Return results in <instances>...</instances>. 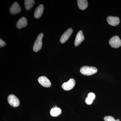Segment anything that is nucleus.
Segmentation results:
<instances>
[{
    "instance_id": "obj_8",
    "label": "nucleus",
    "mask_w": 121,
    "mask_h": 121,
    "mask_svg": "<svg viewBox=\"0 0 121 121\" xmlns=\"http://www.w3.org/2000/svg\"><path fill=\"white\" fill-rule=\"evenodd\" d=\"M21 11V9L18 2H15L13 4L9 9V11L11 14L15 15L19 13Z\"/></svg>"
},
{
    "instance_id": "obj_2",
    "label": "nucleus",
    "mask_w": 121,
    "mask_h": 121,
    "mask_svg": "<svg viewBox=\"0 0 121 121\" xmlns=\"http://www.w3.org/2000/svg\"><path fill=\"white\" fill-rule=\"evenodd\" d=\"M43 36V33H40L37 36L33 45V50L35 52H38L41 50L43 44L42 39Z\"/></svg>"
},
{
    "instance_id": "obj_6",
    "label": "nucleus",
    "mask_w": 121,
    "mask_h": 121,
    "mask_svg": "<svg viewBox=\"0 0 121 121\" xmlns=\"http://www.w3.org/2000/svg\"><path fill=\"white\" fill-rule=\"evenodd\" d=\"M39 83L43 86L45 87H49L51 86V83L47 77L40 76L38 78Z\"/></svg>"
},
{
    "instance_id": "obj_4",
    "label": "nucleus",
    "mask_w": 121,
    "mask_h": 121,
    "mask_svg": "<svg viewBox=\"0 0 121 121\" xmlns=\"http://www.w3.org/2000/svg\"><path fill=\"white\" fill-rule=\"evenodd\" d=\"M109 43L112 47L118 48L121 46V40L118 36H115L110 39Z\"/></svg>"
},
{
    "instance_id": "obj_17",
    "label": "nucleus",
    "mask_w": 121,
    "mask_h": 121,
    "mask_svg": "<svg viewBox=\"0 0 121 121\" xmlns=\"http://www.w3.org/2000/svg\"><path fill=\"white\" fill-rule=\"evenodd\" d=\"M95 95L94 93H89L87 97L90 98L91 99H92V100H94L95 98Z\"/></svg>"
},
{
    "instance_id": "obj_14",
    "label": "nucleus",
    "mask_w": 121,
    "mask_h": 121,
    "mask_svg": "<svg viewBox=\"0 0 121 121\" xmlns=\"http://www.w3.org/2000/svg\"><path fill=\"white\" fill-rule=\"evenodd\" d=\"M62 112V111L60 108L55 107L51 109L50 114L53 117H56L59 116Z\"/></svg>"
},
{
    "instance_id": "obj_12",
    "label": "nucleus",
    "mask_w": 121,
    "mask_h": 121,
    "mask_svg": "<svg viewBox=\"0 0 121 121\" xmlns=\"http://www.w3.org/2000/svg\"><path fill=\"white\" fill-rule=\"evenodd\" d=\"M27 19L25 17H22L18 20L17 23V27L19 29L22 28L26 27L27 26Z\"/></svg>"
},
{
    "instance_id": "obj_1",
    "label": "nucleus",
    "mask_w": 121,
    "mask_h": 121,
    "mask_svg": "<svg viewBox=\"0 0 121 121\" xmlns=\"http://www.w3.org/2000/svg\"><path fill=\"white\" fill-rule=\"evenodd\" d=\"M97 69L94 67L84 66L81 68L80 71L81 73L84 75L90 76L97 73Z\"/></svg>"
},
{
    "instance_id": "obj_16",
    "label": "nucleus",
    "mask_w": 121,
    "mask_h": 121,
    "mask_svg": "<svg viewBox=\"0 0 121 121\" xmlns=\"http://www.w3.org/2000/svg\"><path fill=\"white\" fill-rule=\"evenodd\" d=\"M104 120L105 121H116L112 116H108L104 117Z\"/></svg>"
},
{
    "instance_id": "obj_20",
    "label": "nucleus",
    "mask_w": 121,
    "mask_h": 121,
    "mask_svg": "<svg viewBox=\"0 0 121 121\" xmlns=\"http://www.w3.org/2000/svg\"><path fill=\"white\" fill-rule=\"evenodd\" d=\"M116 121H120V120L119 119H117V120H116Z\"/></svg>"
},
{
    "instance_id": "obj_11",
    "label": "nucleus",
    "mask_w": 121,
    "mask_h": 121,
    "mask_svg": "<svg viewBox=\"0 0 121 121\" xmlns=\"http://www.w3.org/2000/svg\"><path fill=\"white\" fill-rule=\"evenodd\" d=\"M44 6L43 5L40 4L37 8L36 9L34 13V16L35 18L39 19L41 17L43 13Z\"/></svg>"
},
{
    "instance_id": "obj_5",
    "label": "nucleus",
    "mask_w": 121,
    "mask_h": 121,
    "mask_svg": "<svg viewBox=\"0 0 121 121\" xmlns=\"http://www.w3.org/2000/svg\"><path fill=\"white\" fill-rule=\"evenodd\" d=\"M75 84V80L74 79H70L67 82L63 83L62 86V88L64 90L69 91L73 89Z\"/></svg>"
},
{
    "instance_id": "obj_10",
    "label": "nucleus",
    "mask_w": 121,
    "mask_h": 121,
    "mask_svg": "<svg viewBox=\"0 0 121 121\" xmlns=\"http://www.w3.org/2000/svg\"><path fill=\"white\" fill-rule=\"evenodd\" d=\"M84 35L82 31L80 30L78 34L76 35L75 41L74 44L76 47L78 46V45L80 44L82 41L84 40Z\"/></svg>"
},
{
    "instance_id": "obj_19",
    "label": "nucleus",
    "mask_w": 121,
    "mask_h": 121,
    "mask_svg": "<svg viewBox=\"0 0 121 121\" xmlns=\"http://www.w3.org/2000/svg\"><path fill=\"white\" fill-rule=\"evenodd\" d=\"M6 43L4 41H3L1 39H0V47L1 48L5 46Z\"/></svg>"
},
{
    "instance_id": "obj_18",
    "label": "nucleus",
    "mask_w": 121,
    "mask_h": 121,
    "mask_svg": "<svg viewBox=\"0 0 121 121\" xmlns=\"http://www.w3.org/2000/svg\"><path fill=\"white\" fill-rule=\"evenodd\" d=\"M93 101V100L91 99L90 98L88 97L86 99V103L88 105H90V104H92Z\"/></svg>"
},
{
    "instance_id": "obj_9",
    "label": "nucleus",
    "mask_w": 121,
    "mask_h": 121,
    "mask_svg": "<svg viewBox=\"0 0 121 121\" xmlns=\"http://www.w3.org/2000/svg\"><path fill=\"white\" fill-rule=\"evenodd\" d=\"M107 21L109 24L112 26H116L120 23L119 18L116 17L109 16L107 18Z\"/></svg>"
},
{
    "instance_id": "obj_7",
    "label": "nucleus",
    "mask_w": 121,
    "mask_h": 121,
    "mask_svg": "<svg viewBox=\"0 0 121 121\" xmlns=\"http://www.w3.org/2000/svg\"><path fill=\"white\" fill-rule=\"evenodd\" d=\"M73 32V29L71 28L68 29L62 35L60 39V43H64L66 42L71 36Z\"/></svg>"
},
{
    "instance_id": "obj_3",
    "label": "nucleus",
    "mask_w": 121,
    "mask_h": 121,
    "mask_svg": "<svg viewBox=\"0 0 121 121\" xmlns=\"http://www.w3.org/2000/svg\"><path fill=\"white\" fill-rule=\"evenodd\" d=\"M8 101L9 104L12 106L17 107L19 106L20 102L18 98L13 95H9L8 98Z\"/></svg>"
},
{
    "instance_id": "obj_13",
    "label": "nucleus",
    "mask_w": 121,
    "mask_h": 121,
    "mask_svg": "<svg viewBox=\"0 0 121 121\" xmlns=\"http://www.w3.org/2000/svg\"><path fill=\"white\" fill-rule=\"evenodd\" d=\"M78 5L81 10L86 9L88 7V2L86 0H78Z\"/></svg>"
},
{
    "instance_id": "obj_15",
    "label": "nucleus",
    "mask_w": 121,
    "mask_h": 121,
    "mask_svg": "<svg viewBox=\"0 0 121 121\" xmlns=\"http://www.w3.org/2000/svg\"><path fill=\"white\" fill-rule=\"evenodd\" d=\"M35 3V1L33 0H25L24 4L25 8L27 10H30L32 8Z\"/></svg>"
}]
</instances>
